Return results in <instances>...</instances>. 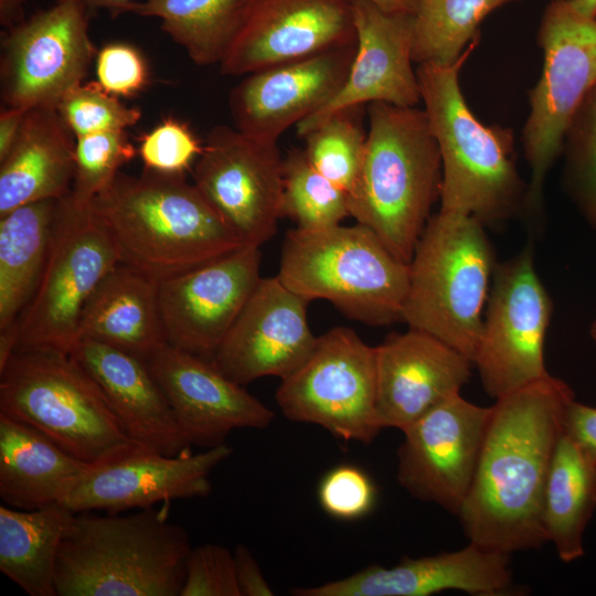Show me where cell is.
<instances>
[{"label": "cell", "mask_w": 596, "mask_h": 596, "mask_svg": "<svg viewBox=\"0 0 596 596\" xmlns=\"http://www.w3.org/2000/svg\"><path fill=\"white\" fill-rule=\"evenodd\" d=\"M573 400L571 386L551 374L496 400L472 485L457 514L469 542L510 555L547 542L545 483Z\"/></svg>", "instance_id": "1"}, {"label": "cell", "mask_w": 596, "mask_h": 596, "mask_svg": "<svg viewBox=\"0 0 596 596\" xmlns=\"http://www.w3.org/2000/svg\"><path fill=\"white\" fill-rule=\"evenodd\" d=\"M89 205L121 263L158 281L244 245L183 175L119 172Z\"/></svg>", "instance_id": "2"}, {"label": "cell", "mask_w": 596, "mask_h": 596, "mask_svg": "<svg viewBox=\"0 0 596 596\" xmlns=\"http://www.w3.org/2000/svg\"><path fill=\"white\" fill-rule=\"evenodd\" d=\"M73 513L55 567L56 596H180L192 549L168 505Z\"/></svg>", "instance_id": "3"}, {"label": "cell", "mask_w": 596, "mask_h": 596, "mask_svg": "<svg viewBox=\"0 0 596 596\" xmlns=\"http://www.w3.org/2000/svg\"><path fill=\"white\" fill-rule=\"evenodd\" d=\"M361 169L348 193L349 213L409 264L440 196L443 166L425 110L369 104Z\"/></svg>", "instance_id": "4"}, {"label": "cell", "mask_w": 596, "mask_h": 596, "mask_svg": "<svg viewBox=\"0 0 596 596\" xmlns=\"http://www.w3.org/2000/svg\"><path fill=\"white\" fill-rule=\"evenodd\" d=\"M478 41L454 64H418L416 76L441 157L440 211L469 214L486 224L525 210L528 184L515 167L512 129L483 125L460 89L459 72Z\"/></svg>", "instance_id": "5"}, {"label": "cell", "mask_w": 596, "mask_h": 596, "mask_svg": "<svg viewBox=\"0 0 596 596\" xmlns=\"http://www.w3.org/2000/svg\"><path fill=\"white\" fill-rule=\"evenodd\" d=\"M0 413L33 426L92 466L145 450L128 436L92 376L58 350H14L0 369Z\"/></svg>", "instance_id": "6"}, {"label": "cell", "mask_w": 596, "mask_h": 596, "mask_svg": "<svg viewBox=\"0 0 596 596\" xmlns=\"http://www.w3.org/2000/svg\"><path fill=\"white\" fill-rule=\"evenodd\" d=\"M483 223L440 211L429 217L409 262L402 321L473 361L496 267ZM473 363V362H472Z\"/></svg>", "instance_id": "7"}, {"label": "cell", "mask_w": 596, "mask_h": 596, "mask_svg": "<svg viewBox=\"0 0 596 596\" xmlns=\"http://www.w3.org/2000/svg\"><path fill=\"white\" fill-rule=\"evenodd\" d=\"M277 277L308 301L328 300L349 318L386 326L402 320L409 264L360 223L296 227L286 234Z\"/></svg>", "instance_id": "8"}, {"label": "cell", "mask_w": 596, "mask_h": 596, "mask_svg": "<svg viewBox=\"0 0 596 596\" xmlns=\"http://www.w3.org/2000/svg\"><path fill=\"white\" fill-rule=\"evenodd\" d=\"M120 263L109 231L91 205L75 203L70 194L60 199L41 279L15 324V350L71 353L86 302Z\"/></svg>", "instance_id": "9"}, {"label": "cell", "mask_w": 596, "mask_h": 596, "mask_svg": "<svg viewBox=\"0 0 596 596\" xmlns=\"http://www.w3.org/2000/svg\"><path fill=\"white\" fill-rule=\"evenodd\" d=\"M543 51L541 76L529 92L530 114L522 132L531 169L525 211L538 214L545 177L562 155L575 111L596 84V19L577 12L570 0L551 1L538 30Z\"/></svg>", "instance_id": "10"}, {"label": "cell", "mask_w": 596, "mask_h": 596, "mask_svg": "<svg viewBox=\"0 0 596 596\" xmlns=\"http://www.w3.org/2000/svg\"><path fill=\"white\" fill-rule=\"evenodd\" d=\"M276 402L292 422L313 424L344 441L368 445L383 429L376 407L375 347L336 327L281 380Z\"/></svg>", "instance_id": "11"}, {"label": "cell", "mask_w": 596, "mask_h": 596, "mask_svg": "<svg viewBox=\"0 0 596 596\" xmlns=\"http://www.w3.org/2000/svg\"><path fill=\"white\" fill-rule=\"evenodd\" d=\"M552 311L531 243L496 264L472 361L490 397L498 400L549 375L544 342Z\"/></svg>", "instance_id": "12"}, {"label": "cell", "mask_w": 596, "mask_h": 596, "mask_svg": "<svg viewBox=\"0 0 596 596\" xmlns=\"http://www.w3.org/2000/svg\"><path fill=\"white\" fill-rule=\"evenodd\" d=\"M88 12L75 0H55L8 29L0 64L4 107L56 108L84 82L97 54L88 33Z\"/></svg>", "instance_id": "13"}, {"label": "cell", "mask_w": 596, "mask_h": 596, "mask_svg": "<svg viewBox=\"0 0 596 596\" xmlns=\"http://www.w3.org/2000/svg\"><path fill=\"white\" fill-rule=\"evenodd\" d=\"M283 167L277 142L220 125L194 163L193 184L244 245L260 247L283 217Z\"/></svg>", "instance_id": "14"}, {"label": "cell", "mask_w": 596, "mask_h": 596, "mask_svg": "<svg viewBox=\"0 0 596 596\" xmlns=\"http://www.w3.org/2000/svg\"><path fill=\"white\" fill-rule=\"evenodd\" d=\"M491 416L460 393L403 429L397 481L411 496L458 514L472 485Z\"/></svg>", "instance_id": "15"}, {"label": "cell", "mask_w": 596, "mask_h": 596, "mask_svg": "<svg viewBox=\"0 0 596 596\" xmlns=\"http://www.w3.org/2000/svg\"><path fill=\"white\" fill-rule=\"evenodd\" d=\"M260 247L243 245L159 281L166 341L211 360L260 280Z\"/></svg>", "instance_id": "16"}, {"label": "cell", "mask_w": 596, "mask_h": 596, "mask_svg": "<svg viewBox=\"0 0 596 596\" xmlns=\"http://www.w3.org/2000/svg\"><path fill=\"white\" fill-rule=\"evenodd\" d=\"M354 44L352 0H249L220 68L227 76L248 75Z\"/></svg>", "instance_id": "17"}, {"label": "cell", "mask_w": 596, "mask_h": 596, "mask_svg": "<svg viewBox=\"0 0 596 596\" xmlns=\"http://www.w3.org/2000/svg\"><path fill=\"white\" fill-rule=\"evenodd\" d=\"M308 302L277 276L260 278L211 361L243 386L265 376H289L317 342Z\"/></svg>", "instance_id": "18"}, {"label": "cell", "mask_w": 596, "mask_h": 596, "mask_svg": "<svg viewBox=\"0 0 596 596\" xmlns=\"http://www.w3.org/2000/svg\"><path fill=\"white\" fill-rule=\"evenodd\" d=\"M232 451L226 444L178 456L138 450L114 462L93 466L61 504L74 513H121L177 499L207 497L212 471Z\"/></svg>", "instance_id": "19"}, {"label": "cell", "mask_w": 596, "mask_h": 596, "mask_svg": "<svg viewBox=\"0 0 596 596\" xmlns=\"http://www.w3.org/2000/svg\"><path fill=\"white\" fill-rule=\"evenodd\" d=\"M190 444H225L238 428H265L274 412L200 355L160 344L146 360Z\"/></svg>", "instance_id": "20"}, {"label": "cell", "mask_w": 596, "mask_h": 596, "mask_svg": "<svg viewBox=\"0 0 596 596\" xmlns=\"http://www.w3.org/2000/svg\"><path fill=\"white\" fill-rule=\"evenodd\" d=\"M356 44L267 67L233 88L234 127L253 138L277 142L289 127L323 108L343 86Z\"/></svg>", "instance_id": "21"}, {"label": "cell", "mask_w": 596, "mask_h": 596, "mask_svg": "<svg viewBox=\"0 0 596 596\" xmlns=\"http://www.w3.org/2000/svg\"><path fill=\"white\" fill-rule=\"evenodd\" d=\"M356 50L338 94L296 125L305 136L331 114L376 102L414 107L421 100L412 63L413 14L390 13L371 0H352Z\"/></svg>", "instance_id": "22"}, {"label": "cell", "mask_w": 596, "mask_h": 596, "mask_svg": "<svg viewBox=\"0 0 596 596\" xmlns=\"http://www.w3.org/2000/svg\"><path fill=\"white\" fill-rule=\"evenodd\" d=\"M510 554L469 542L454 552L366 566L338 581L291 590L295 596H429L446 590L498 596L512 592Z\"/></svg>", "instance_id": "23"}, {"label": "cell", "mask_w": 596, "mask_h": 596, "mask_svg": "<svg viewBox=\"0 0 596 596\" xmlns=\"http://www.w3.org/2000/svg\"><path fill=\"white\" fill-rule=\"evenodd\" d=\"M472 361L438 338L409 328L375 347L376 407L383 428L405 429L460 393Z\"/></svg>", "instance_id": "24"}, {"label": "cell", "mask_w": 596, "mask_h": 596, "mask_svg": "<svg viewBox=\"0 0 596 596\" xmlns=\"http://www.w3.org/2000/svg\"><path fill=\"white\" fill-rule=\"evenodd\" d=\"M70 354L97 383L139 447L164 456L190 453L192 445L145 360L92 339L78 340Z\"/></svg>", "instance_id": "25"}, {"label": "cell", "mask_w": 596, "mask_h": 596, "mask_svg": "<svg viewBox=\"0 0 596 596\" xmlns=\"http://www.w3.org/2000/svg\"><path fill=\"white\" fill-rule=\"evenodd\" d=\"M76 138L54 107L26 110L20 135L0 161V216L72 190Z\"/></svg>", "instance_id": "26"}, {"label": "cell", "mask_w": 596, "mask_h": 596, "mask_svg": "<svg viewBox=\"0 0 596 596\" xmlns=\"http://www.w3.org/2000/svg\"><path fill=\"white\" fill-rule=\"evenodd\" d=\"M92 339L142 360L163 342L159 281L140 270L118 264L86 302L78 340Z\"/></svg>", "instance_id": "27"}, {"label": "cell", "mask_w": 596, "mask_h": 596, "mask_svg": "<svg viewBox=\"0 0 596 596\" xmlns=\"http://www.w3.org/2000/svg\"><path fill=\"white\" fill-rule=\"evenodd\" d=\"M92 467L33 426L0 413V497L7 505L61 504Z\"/></svg>", "instance_id": "28"}, {"label": "cell", "mask_w": 596, "mask_h": 596, "mask_svg": "<svg viewBox=\"0 0 596 596\" xmlns=\"http://www.w3.org/2000/svg\"><path fill=\"white\" fill-rule=\"evenodd\" d=\"M57 201L32 202L0 216V332L15 331L36 290Z\"/></svg>", "instance_id": "29"}, {"label": "cell", "mask_w": 596, "mask_h": 596, "mask_svg": "<svg viewBox=\"0 0 596 596\" xmlns=\"http://www.w3.org/2000/svg\"><path fill=\"white\" fill-rule=\"evenodd\" d=\"M595 510L596 459L564 430L552 457L543 498L547 542L563 562L584 556V533Z\"/></svg>", "instance_id": "30"}, {"label": "cell", "mask_w": 596, "mask_h": 596, "mask_svg": "<svg viewBox=\"0 0 596 596\" xmlns=\"http://www.w3.org/2000/svg\"><path fill=\"white\" fill-rule=\"evenodd\" d=\"M73 513L62 504L0 505V571L28 595L56 596V560Z\"/></svg>", "instance_id": "31"}, {"label": "cell", "mask_w": 596, "mask_h": 596, "mask_svg": "<svg viewBox=\"0 0 596 596\" xmlns=\"http://www.w3.org/2000/svg\"><path fill=\"white\" fill-rule=\"evenodd\" d=\"M249 0L131 1L123 13L158 18L161 29L198 65L222 62L245 19Z\"/></svg>", "instance_id": "32"}, {"label": "cell", "mask_w": 596, "mask_h": 596, "mask_svg": "<svg viewBox=\"0 0 596 596\" xmlns=\"http://www.w3.org/2000/svg\"><path fill=\"white\" fill-rule=\"evenodd\" d=\"M514 0H416L412 58L417 64H454L479 38V25L493 10Z\"/></svg>", "instance_id": "33"}, {"label": "cell", "mask_w": 596, "mask_h": 596, "mask_svg": "<svg viewBox=\"0 0 596 596\" xmlns=\"http://www.w3.org/2000/svg\"><path fill=\"white\" fill-rule=\"evenodd\" d=\"M283 180V217L298 228L331 227L350 215L348 192L317 171L302 149H291L284 158Z\"/></svg>", "instance_id": "34"}, {"label": "cell", "mask_w": 596, "mask_h": 596, "mask_svg": "<svg viewBox=\"0 0 596 596\" xmlns=\"http://www.w3.org/2000/svg\"><path fill=\"white\" fill-rule=\"evenodd\" d=\"M360 110L362 106L338 110L301 137L310 164L348 193L359 175L365 148Z\"/></svg>", "instance_id": "35"}, {"label": "cell", "mask_w": 596, "mask_h": 596, "mask_svg": "<svg viewBox=\"0 0 596 596\" xmlns=\"http://www.w3.org/2000/svg\"><path fill=\"white\" fill-rule=\"evenodd\" d=\"M562 153L565 189L585 220L596 230V84L571 119Z\"/></svg>", "instance_id": "36"}, {"label": "cell", "mask_w": 596, "mask_h": 596, "mask_svg": "<svg viewBox=\"0 0 596 596\" xmlns=\"http://www.w3.org/2000/svg\"><path fill=\"white\" fill-rule=\"evenodd\" d=\"M137 151L126 131H106L76 138L72 200L89 205L131 161Z\"/></svg>", "instance_id": "37"}, {"label": "cell", "mask_w": 596, "mask_h": 596, "mask_svg": "<svg viewBox=\"0 0 596 596\" xmlns=\"http://www.w3.org/2000/svg\"><path fill=\"white\" fill-rule=\"evenodd\" d=\"M56 108L75 138L97 132L126 131L141 118L138 107L126 106L97 82H83L75 86Z\"/></svg>", "instance_id": "38"}, {"label": "cell", "mask_w": 596, "mask_h": 596, "mask_svg": "<svg viewBox=\"0 0 596 596\" xmlns=\"http://www.w3.org/2000/svg\"><path fill=\"white\" fill-rule=\"evenodd\" d=\"M202 150L203 143L189 126L170 117L142 135L138 153L145 170L184 177Z\"/></svg>", "instance_id": "39"}, {"label": "cell", "mask_w": 596, "mask_h": 596, "mask_svg": "<svg viewBox=\"0 0 596 596\" xmlns=\"http://www.w3.org/2000/svg\"><path fill=\"white\" fill-rule=\"evenodd\" d=\"M318 500L330 517L343 521L358 520L373 509L376 488L363 469L353 465H339L321 478Z\"/></svg>", "instance_id": "40"}, {"label": "cell", "mask_w": 596, "mask_h": 596, "mask_svg": "<svg viewBox=\"0 0 596 596\" xmlns=\"http://www.w3.org/2000/svg\"><path fill=\"white\" fill-rule=\"evenodd\" d=\"M180 596H241L234 553L211 543L192 547Z\"/></svg>", "instance_id": "41"}, {"label": "cell", "mask_w": 596, "mask_h": 596, "mask_svg": "<svg viewBox=\"0 0 596 596\" xmlns=\"http://www.w3.org/2000/svg\"><path fill=\"white\" fill-rule=\"evenodd\" d=\"M97 83L117 97L137 95L149 77L145 57L127 43H109L96 54Z\"/></svg>", "instance_id": "42"}, {"label": "cell", "mask_w": 596, "mask_h": 596, "mask_svg": "<svg viewBox=\"0 0 596 596\" xmlns=\"http://www.w3.org/2000/svg\"><path fill=\"white\" fill-rule=\"evenodd\" d=\"M565 433L596 459V407L573 400L566 411Z\"/></svg>", "instance_id": "43"}, {"label": "cell", "mask_w": 596, "mask_h": 596, "mask_svg": "<svg viewBox=\"0 0 596 596\" xmlns=\"http://www.w3.org/2000/svg\"><path fill=\"white\" fill-rule=\"evenodd\" d=\"M236 578L241 596H272L274 592L247 546L238 544L234 551Z\"/></svg>", "instance_id": "44"}, {"label": "cell", "mask_w": 596, "mask_h": 596, "mask_svg": "<svg viewBox=\"0 0 596 596\" xmlns=\"http://www.w3.org/2000/svg\"><path fill=\"white\" fill-rule=\"evenodd\" d=\"M28 109L4 107L0 113V161L14 146Z\"/></svg>", "instance_id": "45"}, {"label": "cell", "mask_w": 596, "mask_h": 596, "mask_svg": "<svg viewBox=\"0 0 596 596\" xmlns=\"http://www.w3.org/2000/svg\"><path fill=\"white\" fill-rule=\"evenodd\" d=\"M30 0H0V23L9 29L23 20L24 7Z\"/></svg>", "instance_id": "46"}, {"label": "cell", "mask_w": 596, "mask_h": 596, "mask_svg": "<svg viewBox=\"0 0 596 596\" xmlns=\"http://www.w3.org/2000/svg\"><path fill=\"white\" fill-rule=\"evenodd\" d=\"M85 6L89 11L106 9L114 14H120L132 0H75Z\"/></svg>", "instance_id": "47"}, {"label": "cell", "mask_w": 596, "mask_h": 596, "mask_svg": "<svg viewBox=\"0 0 596 596\" xmlns=\"http://www.w3.org/2000/svg\"><path fill=\"white\" fill-rule=\"evenodd\" d=\"M382 10L390 13L413 14L416 0H371Z\"/></svg>", "instance_id": "48"}, {"label": "cell", "mask_w": 596, "mask_h": 596, "mask_svg": "<svg viewBox=\"0 0 596 596\" xmlns=\"http://www.w3.org/2000/svg\"><path fill=\"white\" fill-rule=\"evenodd\" d=\"M570 2L581 14L596 19V0H570Z\"/></svg>", "instance_id": "49"}, {"label": "cell", "mask_w": 596, "mask_h": 596, "mask_svg": "<svg viewBox=\"0 0 596 596\" xmlns=\"http://www.w3.org/2000/svg\"><path fill=\"white\" fill-rule=\"evenodd\" d=\"M589 334H590V338L593 339V341L595 342L596 344V320H594L590 324V328H589Z\"/></svg>", "instance_id": "50"}]
</instances>
